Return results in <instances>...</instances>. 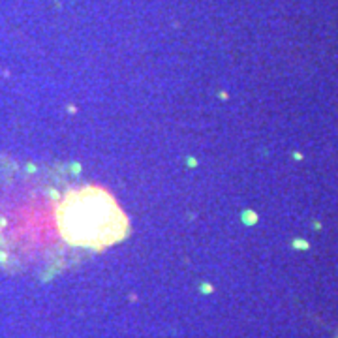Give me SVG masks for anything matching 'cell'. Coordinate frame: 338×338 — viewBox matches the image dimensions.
I'll return each mask as SVG.
<instances>
[{"instance_id": "1", "label": "cell", "mask_w": 338, "mask_h": 338, "mask_svg": "<svg viewBox=\"0 0 338 338\" xmlns=\"http://www.w3.org/2000/svg\"><path fill=\"white\" fill-rule=\"evenodd\" d=\"M56 224L72 250H102L126 235V216L109 192L98 186L68 188L56 205Z\"/></svg>"}]
</instances>
